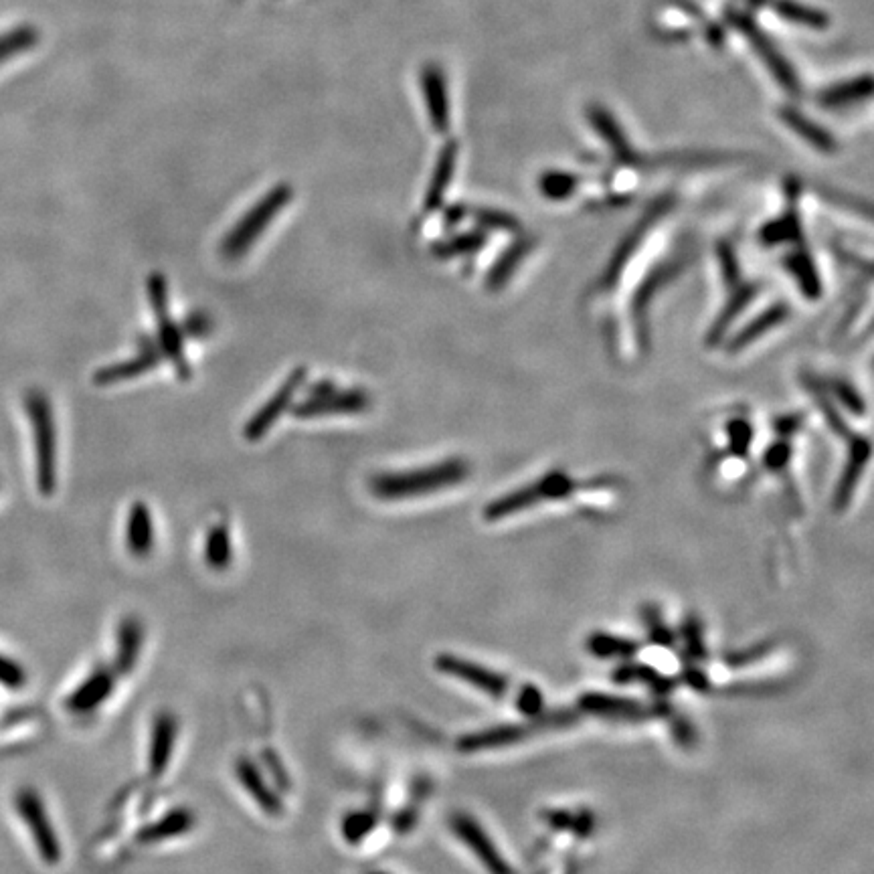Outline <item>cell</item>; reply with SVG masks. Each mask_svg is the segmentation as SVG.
Returning a JSON list of instances; mask_svg holds the SVG:
<instances>
[{
	"mask_svg": "<svg viewBox=\"0 0 874 874\" xmlns=\"http://www.w3.org/2000/svg\"><path fill=\"white\" fill-rule=\"evenodd\" d=\"M468 476L470 464L462 458H450L411 472L379 474L369 480V490L381 500H407L454 488Z\"/></svg>",
	"mask_w": 874,
	"mask_h": 874,
	"instance_id": "cell-1",
	"label": "cell"
},
{
	"mask_svg": "<svg viewBox=\"0 0 874 874\" xmlns=\"http://www.w3.org/2000/svg\"><path fill=\"white\" fill-rule=\"evenodd\" d=\"M292 199H294V189L286 183L270 189L255 205L249 207V211L223 237L221 255L229 261L243 257L255 245V241L266 233L270 223L286 209V205Z\"/></svg>",
	"mask_w": 874,
	"mask_h": 874,
	"instance_id": "cell-2",
	"label": "cell"
},
{
	"mask_svg": "<svg viewBox=\"0 0 874 874\" xmlns=\"http://www.w3.org/2000/svg\"><path fill=\"white\" fill-rule=\"evenodd\" d=\"M25 411L33 429L37 486L43 496H51L57 486V427L49 397L31 389L25 395Z\"/></svg>",
	"mask_w": 874,
	"mask_h": 874,
	"instance_id": "cell-3",
	"label": "cell"
},
{
	"mask_svg": "<svg viewBox=\"0 0 874 874\" xmlns=\"http://www.w3.org/2000/svg\"><path fill=\"white\" fill-rule=\"evenodd\" d=\"M581 488H585V484L573 480L567 472L555 470V472H549L527 486H522L514 492H508V494L496 498L494 502H490L484 508V518L490 522L502 520V518H508L516 512H524L533 506H539L543 502L569 498L571 494H575Z\"/></svg>",
	"mask_w": 874,
	"mask_h": 874,
	"instance_id": "cell-4",
	"label": "cell"
},
{
	"mask_svg": "<svg viewBox=\"0 0 874 874\" xmlns=\"http://www.w3.org/2000/svg\"><path fill=\"white\" fill-rule=\"evenodd\" d=\"M148 298L156 318V344L162 353V359L170 361L177 377L187 381L191 379V365L185 355V334L179 324H174L168 310V286L162 274L154 272L148 278Z\"/></svg>",
	"mask_w": 874,
	"mask_h": 874,
	"instance_id": "cell-5",
	"label": "cell"
},
{
	"mask_svg": "<svg viewBox=\"0 0 874 874\" xmlns=\"http://www.w3.org/2000/svg\"><path fill=\"white\" fill-rule=\"evenodd\" d=\"M731 23L749 41L753 53L763 61L765 69L779 83L781 90L788 94V96H792V98H802L804 87H802V81H800V75H798L796 67L790 63L788 57H785L777 49V45L771 41V37L755 23L753 15L735 13L731 17Z\"/></svg>",
	"mask_w": 874,
	"mask_h": 874,
	"instance_id": "cell-6",
	"label": "cell"
},
{
	"mask_svg": "<svg viewBox=\"0 0 874 874\" xmlns=\"http://www.w3.org/2000/svg\"><path fill=\"white\" fill-rule=\"evenodd\" d=\"M306 391L308 397L292 405V415L298 419L340 413H365L371 409V395L363 389H340L332 381H318Z\"/></svg>",
	"mask_w": 874,
	"mask_h": 874,
	"instance_id": "cell-7",
	"label": "cell"
},
{
	"mask_svg": "<svg viewBox=\"0 0 874 874\" xmlns=\"http://www.w3.org/2000/svg\"><path fill=\"white\" fill-rule=\"evenodd\" d=\"M575 721V715L559 711L553 713L549 717H541L537 721L531 723H518V725H504V727H494L488 731H480V733H472V735H464L458 741V749L462 753H478V751H490V749H500V747H508L512 743L524 741L533 735H539L543 731H551V729H563L567 725H571Z\"/></svg>",
	"mask_w": 874,
	"mask_h": 874,
	"instance_id": "cell-8",
	"label": "cell"
},
{
	"mask_svg": "<svg viewBox=\"0 0 874 874\" xmlns=\"http://www.w3.org/2000/svg\"><path fill=\"white\" fill-rule=\"evenodd\" d=\"M15 808L21 816L25 828L29 830L33 844L41 856V860L49 866L59 864L61 860V842L53 828L51 816L47 812V806L37 790L33 788H21L15 794Z\"/></svg>",
	"mask_w": 874,
	"mask_h": 874,
	"instance_id": "cell-9",
	"label": "cell"
},
{
	"mask_svg": "<svg viewBox=\"0 0 874 874\" xmlns=\"http://www.w3.org/2000/svg\"><path fill=\"white\" fill-rule=\"evenodd\" d=\"M670 201L668 199H660V201H656L650 209H648V213L640 219V223L628 233V237L622 241V245L616 249V253H614V257H611V261L607 264V268L603 270V274H601V280H597V286H595V294L599 296H603V294H609V290H614L618 284H620V280L624 278V272H626V266H628V261H632L634 257H636V253L640 251V247H642V241H644V237L646 235H650L652 233V229H654V225L670 211Z\"/></svg>",
	"mask_w": 874,
	"mask_h": 874,
	"instance_id": "cell-10",
	"label": "cell"
},
{
	"mask_svg": "<svg viewBox=\"0 0 874 874\" xmlns=\"http://www.w3.org/2000/svg\"><path fill=\"white\" fill-rule=\"evenodd\" d=\"M306 367H298L294 369L286 381L278 387V391L261 405L251 419L247 421V425L243 427V437L247 442H259L264 440V435L278 423V419L294 405V399L298 395V391L302 389L304 381H306Z\"/></svg>",
	"mask_w": 874,
	"mask_h": 874,
	"instance_id": "cell-11",
	"label": "cell"
},
{
	"mask_svg": "<svg viewBox=\"0 0 874 874\" xmlns=\"http://www.w3.org/2000/svg\"><path fill=\"white\" fill-rule=\"evenodd\" d=\"M450 828L474 852V856L480 860V864L490 874H514L512 866L498 852L492 838L484 832L480 822H476L472 816H468L464 812L454 814L450 818Z\"/></svg>",
	"mask_w": 874,
	"mask_h": 874,
	"instance_id": "cell-12",
	"label": "cell"
},
{
	"mask_svg": "<svg viewBox=\"0 0 874 874\" xmlns=\"http://www.w3.org/2000/svg\"><path fill=\"white\" fill-rule=\"evenodd\" d=\"M419 85L423 90L425 108L429 116V124L433 132L444 134L450 130V96H448V79L444 69L429 61L419 71Z\"/></svg>",
	"mask_w": 874,
	"mask_h": 874,
	"instance_id": "cell-13",
	"label": "cell"
},
{
	"mask_svg": "<svg viewBox=\"0 0 874 874\" xmlns=\"http://www.w3.org/2000/svg\"><path fill=\"white\" fill-rule=\"evenodd\" d=\"M435 668L440 670V672H444V674H448V676H454V678H458V680H462V682H466V684L486 692V694H490V696H494V698H504L508 688H510V684H508V680L504 676H500L494 670H488V668H484V666H480L476 662H470L466 658L454 656V654L437 656L435 658Z\"/></svg>",
	"mask_w": 874,
	"mask_h": 874,
	"instance_id": "cell-14",
	"label": "cell"
},
{
	"mask_svg": "<svg viewBox=\"0 0 874 874\" xmlns=\"http://www.w3.org/2000/svg\"><path fill=\"white\" fill-rule=\"evenodd\" d=\"M138 348H140V355L138 357L96 371L94 383L106 387V385L130 381V379H136V377H142V375L150 373L152 369H156L160 365L162 353H160V348H158L154 336H140L138 338Z\"/></svg>",
	"mask_w": 874,
	"mask_h": 874,
	"instance_id": "cell-15",
	"label": "cell"
},
{
	"mask_svg": "<svg viewBox=\"0 0 874 874\" xmlns=\"http://www.w3.org/2000/svg\"><path fill=\"white\" fill-rule=\"evenodd\" d=\"M114 686V674L108 668H96L67 696L65 707L73 715L92 713L108 701L110 694L114 692Z\"/></svg>",
	"mask_w": 874,
	"mask_h": 874,
	"instance_id": "cell-16",
	"label": "cell"
},
{
	"mask_svg": "<svg viewBox=\"0 0 874 874\" xmlns=\"http://www.w3.org/2000/svg\"><path fill=\"white\" fill-rule=\"evenodd\" d=\"M579 707L589 715L611 719V721H644L654 715L652 707H646L638 701L609 696V694H597V692L581 696Z\"/></svg>",
	"mask_w": 874,
	"mask_h": 874,
	"instance_id": "cell-17",
	"label": "cell"
},
{
	"mask_svg": "<svg viewBox=\"0 0 874 874\" xmlns=\"http://www.w3.org/2000/svg\"><path fill=\"white\" fill-rule=\"evenodd\" d=\"M458 154H460L458 140H448L444 144V148L440 150V154H437V160H435V166L431 172V181L427 185V193H425V201H423L425 215H431V213L442 209L448 187L456 174Z\"/></svg>",
	"mask_w": 874,
	"mask_h": 874,
	"instance_id": "cell-18",
	"label": "cell"
},
{
	"mask_svg": "<svg viewBox=\"0 0 874 874\" xmlns=\"http://www.w3.org/2000/svg\"><path fill=\"white\" fill-rule=\"evenodd\" d=\"M235 775L239 779V783L245 788V792L249 794V798L264 810V814L272 816V818H282L284 816V802L278 796V792H274L270 788V783L266 781V777L261 775L259 767L247 759V757H239L235 763Z\"/></svg>",
	"mask_w": 874,
	"mask_h": 874,
	"instance_id": "cell-19",
	"label": "cell"
},
{
	"mask_svg": "<svg viewBox=\"0 0 874 874\" xmlns=\"http://www.w3.org/2000/svg\"><path fill=\"white\" fill-rule=\"evenodd\" d=\"M179 735V721L170 711H160L152 723L150 749H148V771L152 777L164 775L170 765L174 743Z\"/></svg>",
	"mask_w": 874,
	"mask_h": 874,
	"instance_id": "cell-20",
	"label": "cell"
},
{
	"mask_svg": "<svg viewBox=\"0 0 874 874\" xmlns=\"http://www.w3.org/2000/svg\"><path fill=\"white\" fill-rule=\"evenodd\" d=\"M587 120L593 126V130L597 132V136L607 144L611 154L626 164H636L638 156L632 148V142L628 140L624 128L620 126V122L616 120L614 114H611L601 104H591L587 108Z\"/></svg>",
	"mask_w": 874,
	"mask_h": 874,
	"instance_id": "cell-21",
	"label": "cell"
},
{
	"mask_svg": "<svg viewBox=\"0 0 874 874\" xmlns=\"http://www.w3.org/2000/svg\"><path fill=\"white\" fill-rule=\"evenodd\" d=\"M777 116L798 138L808 142L814 150H818L822 154H836L838 152V140L824 126H820L818 122L808 118L796 106H781L777 110Z\"/></svg>",
	"mask_w": 874,
	"mask_h": 874,
	"instance_id": "cell-22",
	"label": "cell"
},
{
	"mask_svg": "<svg viewBox=\"0 0 874 874\" xmlns=\"http://www.w3.org/2000/svg\"><path fill=\"white\" fill-rule=\"evenodd\" d=\"M872 96V77L868 73L832 83L818 92L816 102L826 110H842L866 102Z\"/></svg>",
	"mask_w": 874,
	"mask_h": 874,
	"instance_id": "cell-23",
	"label": "cell"
},
{
	"mask_svg": "<svg viewBox=\"0 0 874 874\" xmlns=\"http://www.w3.org/2000/svg\"><path fill=\"white\" fill-rule=\"evenodd\" d=\"M126 547L136 559L150 557L154 549V520L152 512L144 502H134L126 516Z\"/></svg>",
	"mask_w": 874,
	"mask_h": 874,
	"instance_id": "cell-24",
	"label": "cell"
},
{
	"mask_svg": "<svg viewBox=\"0 0 874 874\" xmlns=\"http://www.w3.org/2000/svg\"><path fill=\"white\" fill-rule=\"evenodd\" d=\"M868 460H870V442L864 440V437H854L846 468H844L842 478H840L836 492H834V508L836 510H844L850 504Z\"/></svg>",
	"mask_w": 874,
	"mask_h": 874,
	"instance_id": "cell-25",
	"label": "cell"
},
{
	"mask_svg": "<svg viewBox=\"0 0 874 874\" xmlns=\"http://www.w3.org/2000/svg\"><path fill=\"white\" fill-rule=\"evenodd\" d=\"M144 644V626L140 618L128 616L118 626L114 666L120 674H130L136 668Z\"/></svg>",
	"mask_w": 874,
	"mask_h": 874,
	"instance_id": "cell-26",
	"label": "cell"
},
{
	"mask_svg": "<svg viewBox=\"0 0 874 874\" xmlns=\"http://www.w3.org/2000/svg\"><path fill=\"white\" fill-rule=\"evenodd\" d=\"M197 824V816L189 808H177L152 822L138 834L140 844H160L162 840L189 834Z\"/></svg>",
	"mask_w": 874,
	"mask_h": 874,
	"instance_id": "cell-27",
	"label": "cell"
},
{
	"mask_svg": "<svg viewBox=\"0 0 874 874\" xmlns=\"http://www.w3.org/2000/svg\"><path fill=\"white\" fill-rule=\"evenodd\" d=\"M767 7L785 23L824 31L830 27V15L822 9L798 3V0H767Z\"/></svg>",
	"mask_w": 874,
	"mask_h": 874,
	"instance_id": "cell-28",
	"label": "cell"
},
{
	"mask_svg": "<svg viewBox=\"0 0 874 874\" xmlns=\"http://www.w3.org/2000/svg\"><path fill=\"white\" fill-rule=\"evenodd\" d=\"M790 306L788 304H775L771 308H767L761 316H757L751 324H747L729 344L731 353H741L743 348L751 346L753 342H757L763 334L771 332L773 328H777L779 324H783L785 320L790 318Z\"/></svg>",
	"mask_w": 874,
	"mask_h": 874,
	"instance_id": "cell-29",
	"label": "cell"
},
{
	"mask_svg": "<svg viewBox=\"0 0 874 874\" xmlns=\"http://www.w3.org/2000/svg\"><path fill=\"white\" fill-rule=\"evenodd\" d=\"M735 288L737 290L731 294L727 306L723 308V312L719 314V318L711 326V332H709V342L711 344L721 342V338L727 334L731 322L759 296V290H761V286L753 284V282H739Z\"/></svg>",
	"mask_w": 874,
	"mask_h": 874,
	"instance_id": "cell-30",
	"label": "cell"
},
{
	"mask_svg": "<svg viewBox=\"0 0 874 874\" xmlns=\"http://www.w3.org/2000/svg\"><path fill=\"white\" fill-rule=\"evenodd\" d=\"M205 561L215 571H225L233 561L231 531L225 522H217L205 537Z\"/></svg>",
	"mask_w": 874,
	"mask_h": 874,
	"instance_id": "cell-31",
	"label": "cell"
},
{
	"mask_svg": "<svg viewBox=\"0 0 874 874\" xmlns=\"http://www.w3.org/2000/svg\"><path fill=\"white\" fill-rule=\"evenodd\" d=\"M531 249H533V241H518L514 247H510L504 253V257L498 261V264L490 270L488 280H486L488 288L496 290V288L504 286L512 278V274L518 270V266L522 264V259L531 253Z\"/></svg>",
	"mask_w": 874,
	"mask_h": 874,
	"instance_id": "cell-32",
	"label": "cell"
},
{
	"mask_svg": "<svg viewBox=\"0 0 874 874\" xmlns=\"http://www.w3.org/2000/svg\"><path fill=\"white\" fill-rule=\"evenodd\" d=\"M37 43H39V31L29 25L17 27L5 35H0V63L33 49Z\"/></svg>",
	"mask_w": 874,
	"mask_h": 874,
	"instance_id": "cell-33",
	"label": "cell"
},
{
	"mask_svg": "<svg viewBox=\"0 0 874 874\" xmlns=\"http://www.w3.org/2000/svg\"><path fill=\"white\" fill-rule=\"evenodd\" d=\"M587 648L591 654H595L599 658H630L638 652L636 642L609 636V634H593L587 640Z\"/></svg>",
	"mask_w": 874,
	"mask_h": 874,
	"instance_id": "cell-34",
	"label": "cell"
},
{
	"mask_svg": "<svg viewBox=\"0 0 874 874\" xmlns=\"http://www.w3.org/2000/svg\"><path fill=\"white\" fill-rule=\"evenodd\" d=\"M482 243H484V235L472 231V233H462V235H456L452 239L433 243L431 253L440 259H452L458 255H470V253L478 251L482 247Z\"/></svg>",
	"mask_w": 874,
	"mask_h": 874,
	"instance_id": "cell-35",
	"label": "cell"
},
{
	"mask_svg": "<svg viewBox=\"0 0 874 874\" xmlns=\"http://www.w3.org/2000/svg\"><path fill=\"white\" fill-rule=\"evenodd\" d=\"M539 187L547 199L561 201V199L571 197L577 191L579 179L575 177V174L565 172V170H547L541 177Z\"/></svg>",
	"mask_w": 874,
	"mask_h": 874,
	"instance_id": "cell-36",
	"label": "cell"
},
{
	"mask_svg": "<svg viewBox=\"0 0 874 874\" xmlns=\"http://www.w3.org/2000/svg\"><path fill=\"white\" fill-rule=\"evenodd\" d=\"M377 826V818L371 812H353L348 814L342 822V836L348 840V844H359L363 838H367Z\"/></svg>",
	"mask_w": 874,
	"mask_h": 874,
	"instance_id": "cell-37",
	"label": "cell"
},
{
	"mask_svg": "<svg viewBox=\"0 0 874 874\" xmlns=\"http://www.w3.org/2000/svg\"><path fill=\"white\" fill-rule=\"evenodd\" d=\"M474 219L480 227H486V229L508 231V233H516L520 229V223L512 215L496 211V209H478V211H474Z\"/></svg>",
	"mask_w": 874,
	"mask_h": 874,
	"instance_id": "cell-38",
	"label": "cell"
},
{
	"mask_svg": "<svg viewBox=\"0 0 874 874\" xmlns=\"http://www.w3.org/2000/svg\"><path fill=\"white\" fill-rule=\"evenodd\" d=\"M616 678L620 682H644V684H648L652 688H658V690H666V686H668L652 668H646V666H632V664H628V666H624L616 674Z\"/></svg>",
	"mask_w": 874,
	"mask_h": 874,
	"instance_id": "cell-39",
	"label": "cell"
},
{
	"mask_svg": "<svg viewBox=\"0 0 874 874\" xmlns=\"http://www.w3.org/2000/svg\"><path fill=\"white\" fill-rule=\"evenodd\" d=\"M0 684L13 690L23 688L27 684L25 668L19 662L7 658L5 654H0Z\"/></svg>",
	"mask_w": 874,
	"mask_h": 874,
	"instance_id": "cell-40",
	"label": "cell"
},
{
	"mask_svg": "<svg viewBox=\"0 0 874 874\" xmlns=\"http://www.w3.org/2000/svg\"><path fill=\"white\" fill-rule=\"evenodd\" d=\"M179 326H181L185 338H195V340L197 338H205L211 332V328H213L211 318L205 312H201V310L191 312Z\"/></svg>",
	"mask_w": 874,
	"mask_h": 874,
	"instance_id": "cell-41",
	"label": "cell"
},
{
	"mask_svg": "<svg viewBox=\"0 0 874 874\" xmlns=\"http://www.w3.org/2000/svg\"><path fill=\"white\" fill-rule=\"evenodd\" d=\"M790 456H792V448L788 442H775L765 454V468L769 472H781L785 464L790 462Z\"/></svg>",
	"mask_w": 874,
	"mask_h": 874,
	"instance_id": "cell-42",
	"label": "cell"
},
{
	"mask_svg": "<svg viewBox=\"0 0 874 874\" xmlns=\"http://www.w3.org/2000/svg\"><path fill=\"white\" fill-rule=\"evenodd\" d=\"M516 705L520 707L522 713H527V715H539L541 709H543V694L539 692V688H535V686H527V688H524V690L520 692L518 703H516Z\"/></svg>",
	"mask_w": 874,
	"mask_h": 874,
	"instance_id": "cell-43",
	"label": "cell"
},
{
	"mask_svg": "<svg viewBox=\"0 0 874 874\" xmlns=\"http://www.w3.org/2000/svg\"><path fill=\"white\" fill-rule=\"evenodd\" d=\"M767 5V0H745V7H747V15H753V13H757L759 9H763Z\"/></svg>",
	"mask_w": 874,
	"mask_h": 874,
	"instance_id": "cell-44",
	"label": "cell"
},
{
	"mask_svg": "<svg viewBox=\"0 0 874 874\" xmlns=\"http://www.w3.org/2000/svg\"><path fill=\"white\" fill-rule=\"evenodd\" d=\"M737 3H739V0H725V11L723 13H725L727 21H731V17L737 13V9H735Z\"/></svg>",
	"mask_w": 874,
	"mask_h": 874,
	"instance_id": "cell-45",
	"label": "cell"
},
{
	"mask_svg": "<svg viewBox=\"0 0 874 874\" xmlns=\"http://www.w3.org/2000/svg\"><path fill=\"white\" fill-rule=\"evenodd\" d=\"M367 874H387V872H367Z\"/></svg>",
	"mask_w": 874,
	"mask_h": 874,
	"instance_id": "cell-46",
	"label": "cell"
}]
</instances>
